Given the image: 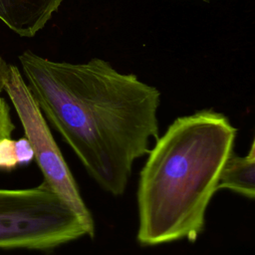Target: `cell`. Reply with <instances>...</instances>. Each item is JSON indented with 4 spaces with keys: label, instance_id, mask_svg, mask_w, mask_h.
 <instances>
[{
    "label": "cell",
    "instance_id": "obj_1",
    "mask_svg": "<svg viewBox=\"0 0 255 255\" xmlns=\"http://www.w3.org/2000/svg\"><path fill=\"white\" fill-rule=\"evenodd\" d=\"M19 62L44 117L89 174L105 191L123 194L133 162L158 137L160 92L100 58L57 62L27 50Z\"/></svg>",
    "mask_w": 255,
    "mask_h": 255
},
{
    "label": "cell",
    "instance_id": "obj_2",
    "mask_svg": "<svg viewBox=\"0 0 255 255\" xmlns=\"http://www.w3.org/2000/svg\"><path fill=\"white\" fill-rule=\"evenodd\" d=\"M236 131L223 114L204 110L177 118L156 138L139 176L140 244L196 239Z\"/></svg>",
    "mask_w": 255,
    "mask_h": 255
},
{
    "label": "cell",
    "instance_id": "obj_3",
    "mask_svg": "<svg viewBox=\"0 0 255 255\" xmlns=\"http://www.w3.org/2000/svg\"><path fill=\"white\" fill-rule=\"evenodd\" d=\"M89 235L76 211L44 181L0 187V248L46 250Z\"/></svg>",
    "mask_w": 255,
    "mask_h": 255
},
{
    "label": "cell",
    "instance_id": "obj_4",
    "mask_svg": "<svg viewBox=\"0 0 255 255\" xmlns=\"http://www.w3.org/2000/svg\"><path fill=\"white\" fill-rule=\"evenodd\" d=\"M4 91L21 122L25 137L31 144L34 158L43 173L44 182L76 211L85 224L89 236H94L95 224L92 214L80 194L43 113L16 66L9 67Z\"/></svg>",
    "mask_w": 255,
    "mask_h": 255
},
{
    "label": "cell",
    "instance_id": "obj_5",
    "mask_svg": "<svg viewBox=\"0 0 255 255\" xmlns=\"http://www.w3.org/2000/svg\"><path fill=\"white\" fill-rule=\"evenodd\" d=\"M64 0H0V20L21 37L42 30Z\"/></svg>",
    "mask_w": 255,
    "mask_h": 255
},
{
    "label": "cell",
    "instance_id": "obj_6",
    "mask_svg": "<svg viewBox=\"0 0 255 255\" xmlns=\"http://www.w3.org/2000/svg\"><path fill=\"white\" fill-rule=\"evenodd\" d=\"M226 188L242 196L253 198L255 194V145L251 143L246 155L233 152L225 160L218 181V189Z\"/></svg>",
    "mask_w": 255,
    "mask_h": 255
},
{
    "label": "cell",
    "instance_id": "obj_7",
    "mask_svg": "<svg viewBox=\"0 0 255 255\" xmlns=\"http://www.w3.org/2000/svg\"><path fill=\"white\" fill-rule=\"evenodd\" d=\"M10 65L4 60L0 54V139L11 137L15 126L10 116V109L6 101L1 97L2 91H4L5 82L9 73Z\"/></svg>",
    "mask_w": 255,
    "mask_h": 255
},
{
    "label": "cell",
    "instance_id": "obj_8",
    "mask_svg": "<svg viewBox=\"0 0 255 255\" xmlns=\"http://www.w3.org/2000/svg\"><path fill=\"white\" fill-rule=\"evenodd\" d=\"M18 165L15 150H14V139L11 137L0 139V168L2 169H13Z\"/></svg>",
    "mask_w": 255,
    "mask_h": 255
},
{
    "label": "cell",
    "instance_id": "obj_9",
    "mask_svg": "<svg viewBox=\"0 0 255 255\" xmlns=\"http://www.w3.org/2000/svg\"><path fill=\"white\" fill-rule=\"evenodd\" d=\"M14 150L18 165L27 164L34 158V152L31 144L25 136L14 140Z\"/></svg>",
    "mask_w": 255,
    "mask_h": 255
}]
</instances>
